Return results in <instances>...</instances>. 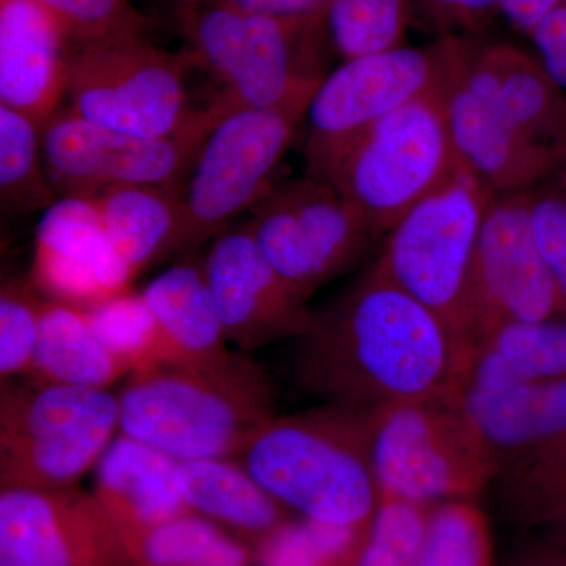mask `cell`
<instances>
[{
    "label": "cell",
    "mask_w": 566,
    "mask_h": 566,
    "mask_svg": "<svg viewBox=\"0 0 566 566\" xmlns=\"http://www.w3.org/2000/svg\"><path fill=\"white\" fill-rule=\"evenodd\" d=\"M296 378L327 405L370 411L463 397L474 346L406 293L376 260L300 338Z\"/></svg>",
    "instance_id": "6da1fadb"
},
{
    "label": "cell",
    "mask_w": 566,
    "mask_h": 566,
    "mask_svg": "<svg viewBox=\"0 0 566 566\" xmlns=\"http://www.w3.org/2000/svg\"><path fill=\"white\" fill-rule=\"evenodd\" d=\"M117 398L122 433L177 461L240 458L275 417L273 382L243 352L134 371Z\"/></svg>",
    "instance_id": "7a4b0ae2"
},
{
    "label": "cell",
    "mask_w": 566,
    "mask_h": 566,
    "mask_svg": "<svg viewBox=\"0 0 566 566\" xmlns=\"http://www.w3.org/2000/svg\"><path fill=\"white\" fill-rule=\"evenodd\" d=\"M238 460L279 504L305 520L360 527L381 502L365 411L327 405L274 417Z\"/></svg>",
    "instance_id": "3957f363"
},
{
    "label": "cell",
    "mask_w": 566,
    "mask_h": 566,
    "mask_svg": "<svg viewBox=\"0 0 566 566\" xmlns=\"http://www.w3.org/2000/svg\"><path fill=\"white\" fill-rule=\"evenodd\" d=\"M193 63L222 85L226 109L312 102L327 76L331 44L323 18L289 20L205 0L178 10Z\"/></svg>",
    "instance_id": "277c9868"
},
{
    "label": "cell",
    "mask_w": 566,
    "mask_h": 566,
    "mask_svg": "<svg viewBox=\"0 0 566 566\" xmlns=\"http://www.w3.org/2000/svg\"><path fill=\"white\" fill-rule=\"evenodd\" d=\"M463 400L464 395L365 411L381 499L423 506L475 493L497 474V458Z\"/></svg>",
    "instance_id": "5b68a950"
},
{
    "label": "cell",
    "mask_w": 566,
    "mask_h": 566,
    "mask_svg": "<svg viewBox=\"0 0 566 566\" xmlns=\"http://www.w3.org/2000/svg\"><path fill=\"white\" fill-rule=\"evenodd\" d=\"M472 43L468 36H439L428 46L405 44L344 61L324 77L305 114L307 174L329 180L346 151L376 123L412 99L444 91Z\"/></svg>",
    "instance_id": "8992f818"
},
{
    "label": "cell",
    "mask_w": 566,
    "mask_h": 566,
    "mask_svg": "<svg viewBox=\"0 0 566 566\" xmlns=\"http://www.w3.org/2000/svg\"><path fill=\"white\" fill-rule=\"evenodd\" d=\"M117 428L118 398L107 389L7 382L0 394V486H74L98 463Z\"/></svg>",
    "instance_id": "52a82bcc"
},
{
    "label": "cell",
    "mask_w": 566,
    "mask_h": 566,
    "mask_svg": "<svg viewBox=\"0 0 566 566\" xmlns=\"http://www.w3.org/2000/svg\"><path fill=\"white\" fill-rule=\"evenodd\" d=\"M495 196L460 164L444 185L395 223L378 256L395 283L465 342L476 248Z\"/></svg>",
    "instance_id": "ba28073f"
},
{
    "label": "cell",
    "mask_w": 566,
    "mask_h": 566,
    "mask_svg": "<svg viewBox=\"0 0 566 566\" xmlns=\"http://www.w3.org/2000/svg\"><path fill=\"white\" fill-rule=\"evenodd\" d=\"M446 88L412 99L376 123L327 180L379 237L460 167L447 125Z\"/></svg>",
    "instance_id": "9c48e42d"
},
{
    "label": "cell",
    "mask_w": 566,
    "mask_h": 566,
    "mask_svg": "<svg viewBox=\"0 0 566 566\" xmlns=\"http://www.w3.org/2000/svg\"><path fill=\"white\" fill-rule=\"evenodd\" d=\"M307 109L308 103H293L227 111L219 117L178 185L180 252L196 251L270 192Z\"/></svg>",
    "instance_id": "30bf717a"
},
{
    "label": "cell",
    "mask_w": 566,
    "mask_h": 566,
    "mask_svg": "<svg viewBox=\"0 0 566 566\" xmlns=\"http://www.w3.org/2000/svg\"><path fill=\"white\" fill-rule=\"evenodd\" d=\"M188 51L159 50L144 36L71 46L65 98L71 112L132 136L167 137L205 109L189 104Z\"/></svg>",
    "instance_id": "8fae6325"
},
{
    "label": "cell",
    "mask_w": 566,
    "mask_h": 566,
    "mask_svg": "<svg viewBox=\"0 0 566 566\" xmlns=\"http://www.w3.org/2000/svg\"><path fill=\"white\" fill-rule=\"evenodd\" d=\"M251 214L256 244L304 301L352 270L379 238L333 182L308 174L275 182Z\"/></svg>",
    "instance_id": "7c38bea8"
},
{
    "label": "cell",
    "mask_w": 566,
    "mask_h": 566,
    "mask_svg": "<svg viewBox=\"0 0 566 566\" xmlns=\"http://www.w3.org/2000/svg\"><path fill=\"white\" fill-rule=\"evenodd\" d=\"M227 109L212 102L182 132L139 137L104 128L70 109L41 126L44 167L59 199H91L115 185H180Z\"/></svg>",
    "instance_id": "4fadbf2b"
},
{
    "label": "cell",
    "mask_w": 566,
    "mask_h": 566,
    "mask_svg": "<svg viewBox=\"0 0 566 566\" xmlns=\"http://www.w3.org/2000/svg\"><path fill=\"white\" fill-rule=\"evenodd\" d=\"M557 316L560 303L536 240L531 191L495 196L483 221L469 289V342L476 349L505 324Z\"/></svg>",
    "instance_id": "5bb4252c"
},
{
    "label": "cell",
    "mask_w": 566,
    "mask_h": 566,
    "mask_svg": "<svg viewBox=\"0 0 566 566\" xmlns=\"http://www.w3.org/2000/svg\"><path fill=\"white\" fill-rule=\"evenodd\" d=\"M0 566H134L120 531L80 488L2 490Z\"/></svg>",
    "instance_id": "9a60e30c"
},
{
    "label": "cell",
    "mask_w": 566,
    "mask_h": 566,
    "mask_svg": "<svg viewBox=\"0 0 566 566\" xmlns=\"http://www.w3.org/2000/svg\"><path fill=\"white\" fill-rule=\"evenodd\" d=\"M205 271L227 342L240 352L311 331L314 312L274 270L248 223L212 238Z\"/></svg>",
    "instance_id": "2e32d148"
},
{
    "label": "cell",
    "mask_w": 566,
    "mask_h": 566,
    "mask_svg": "<svg viewBox=\"0 0 566 566\" xmlns=\"http://www.w3.org/2000/svg\"><path fill=\"white\" fill-rule=\"evenodd\" d=\"M29 279L44 300L82 311L129 292L136 281L88 199H59L44 211Z\"/></svg>",
    "instance_id": "e0dca14e"
},
{
    "label": "cell",
    "mask_w": 566,
    "mask_h": 566,
    "mask_svg": "<svg viewBox=\"0 0 566 566\" xmlns=\"http://www.w3.org/2000/svg\"><path fill=\"white\" fill-rule=\"evenodd\" d=\"M463 65L444 93L447 125L458 161L497 196L532 191L553 180L566 166V147L542 144L516 129L493 104L465 85Z\"/></svg>",
    "instance_id": "ac0fdd59"
},
{
    "label": "cell",
    "mask_w": 566,
    "mask_h": 566,
    "mask_svg": "<svg viewBox=\"0 0 566 566\" xmlns=\"http://www.w3.org/2000/svg\"><path fill=\"white\" fill-rule=\"evenodd\" d=\"M70 50L36 0H0V104L46 125L65 98Z\"/></svg>",
    "instance_id": "d6986e66"
},
{
    "label": "cell",
    "mask_w": 566,
    "mask_h": 566,
    "mask_svg": "<svg viewBox=\"0 0 566 566\" xmlns=\"http://www.w3.org/2000/svg\"><path fill=\"white\" fill-rule=\"evenodd\" d=\"M461 77L527 137L566 147V92L539 59L512 44H472Z\"/></svg>",
    "instance_id": "ffe728a7"
},
{
    "label": "cell",
    "mask_w": 566,
    "mask_h": 566,
    "mask_svg": "<svg viewBox=\"0 0 566 566\" xmlns=\"http://www.w3.org/2000/svg\"><path fill=\"white\" fill-rule=\"evenodd\" d=\"M177 468L172 457L123 433L104 450L93 495L126 546L144 532L191 512L178 490Z\"/></svg>",
    "instance_id": "44dd1931"
},
{
    "label": "cell",
    "mask_w": 566,
    "mask_h": 566,
    "mask_svg": "<svg viewBox=\"0 0 566 566\" xmlns=\"http://www.w3.org/2000/svg\"><path fill=\"white\" fill-rule=\"evenodd\" d=\"M142 294L161 326L172 365L211 364L230 353L205 271V255L191 252L182 256L153 279Z\"/></svg>",
    "instance_id": "7402d4cb"
},
{
    "label": "cell",
    "mask_w": 566,
    "mask_h": 566,
    "mask_svg": "<svg viewBox=\"0 0 566 566\" xmlns=\"http://www.w3.org/2000/svg\"><path fill=\"white\" fill-rule=\"evenodd\" d=\"M463 401L499 468L566 431V379L501 389L469 387Z\"/></svg>",
    "instance_id": "603a6c76"
},
{
    "label": "cell",
    "mask_w": 566,
    "mask_h": 566,
    "mask_svg": "<svg viewBox=\"0 0 566 566\" xmlns=\"http://www.w3.org/2000/svg\"><path fill=\"white\" fill-rule=\"evenodd\" d=\"M112 245L139 277L153 262L181 251L178 185H115L91 197Z\"/></svg>",
    "instance_id": "cb8c5ba5"
},
{
    "label": "cell",
    "mask_w": 566,
    "mask_h": 566,
    "mask_svg": "<svg viewBox=\"0 0 566 566\" xmlns=\"http://www.w3.org/2000/svg\"><path fill=\"white\" fill-rule=\"evenodd\" d=\"M177 485L191 512L259 542L283 523V505L238 458L178 461Z\"/></svg>",
    "instance_id": "d4e9b609"
},
{
    "label": "cell",
    "mask_w": 566,
    "mask_h": 566,
    "mask_svg": "<svg viewBox=\"0 0 566 566\" xmlns=\"http://www.w3.org/2000/svg\"><path fill=\"white\" fill-rule=\"evenodd\" d=\"M125 365L93 333L85 311L54 301L41 305L40 334L24 378L35 385L109 389Z\"/></svg>",
    "instance_id": "484cf974"
},
{
    "label": "cell",
    "mask_w": 566,
    "mask_h": 566,
    "mask_svg": "<svg viewBox=\"0 0 566 566\" xmlns=\"http://www.w3.org/2000/svg\"><path fill=\"white\" fill-rule=\"evenodd\" d=\"M566 379V318L510 323L475 349L469 387L501 389ZM468 387V389H469Z\"/></svg>",
    "instance_id": "4316f807"
},
{
    "label": "cell",
    "mask_w": 566,
    "mask_h": 566,
    "mask_svg": "<svg viewBox=\"0 0 566 566\" xmlns=\"http://www.w3.org/2000/svg\"><path fill=\"white\" fill-rule=\"evenodd\" d=\"M128 549L134 566H249L244 546L193 512L144 532Z\"/></svg>",
    "instance_id": "83f0119b"
},
{
    "label": "cell",
    "mask_w": 566,
    "mask_h": 566,
    "mask_svg": "<svg viewBox=\"0 0 566 566\" xmlns=\"http://www.w3.org/2000/svg\"><path fill=\"white\" fill-rule=\"evenodd\" d=\"M0 197L9 211H46L59 200L52 188L41 126L21 112L0 104Z\"/></svg>",
    "instance_id": "f1b7e54d"
},
{
    "label": "cell",
    "mask_w": 566,
    "mask_h": 566,
    "mask_svg": "<svg viewBox=\"0 0 566 566\" xmlns=\"http://www.w3.org/2000/svg\"><path fill=\"white\" fill-rule=\"evenodd\" d=\"M85 314L93 333L123 365L128 374L172 364V354L161 326L144 294H117L104 303L87 308Z\"/></svg>",
    "instance_id": "f546056e"
},
{
    "label": "cell",
    "mask_w": 566,
    "mask_h": 566,
    "mask_svg": "<svg viewBox=\"0 0 566 566\" xmlns=\"http://www.w3.org/2000/svg\"><path fill=\"white\" fill-rule=\"evenodd\" d=\"M412 0H326L324 22L344 61L405 46L415 17Z\"/></svg>",
    "instance_id": "4dcf8cb0"
},
{
    "label": "cell",
    "mask_w": 566,
    "mask_h": 566,
    "mask_svg": "<svg viewBox=\"0 0 566 566\" xmlns=\"http://www.w3.org/2000/svg\"><path fill=\"white\" fill-rule=\"evenodd\" d=\"M359 527L305 520L282 523L259 542L263 566H338L356 545Z\"/></svg>",
    "instance_id": "1f68e13d"
},
{
    "label": "cell",
    "mask_w": 566,
    "mask_h": 566,
    "mask_svg": "<svg viewBox=\"0 0 566 566\" xmlns=\"http://www.w3.org/2000/svg\"><path fill=\"white\" fill-rule=\"evenodd\" d=\"M427 531L422 505L382 497L354 566H416Z\"/></svg>",
    "instance_id": "d6a6232c"
},
{
    "label": "cell",
    "mask_w": 566,
    "mask_h": 566,
    "mask_svg": "<svg viewBox=\"0 0 566 566\" xmlns=\"http://www.w3.org/2000/svg\"><path fill=\"white\" fill-rule=\"evenodd\" d=\"M62 25L71 46L144 36L148 20L132 0H36Z\"/></svg>",
    "instance_id": "836d02e7"
},
{
    "label": "cell",
    "mask_w": 566,
    "mask_h": 566,
    "mask_svg": "<svg viewBox=\"0 0 566 566\" xmlns=\"http://www.w3.org/2000/svg\"><path fill=\"white\" fill-rule=\"evenodd\" d=\"M44 297L31 279H11L0 292V376L2 385L13 376H25L40 334Z\"/></svg>",
    "instance_id": "e575fe53"
},
{
    "label": "cell",
    "mask_w": 566,
    "mask_h": 566,
    "mask_svg": "<svg viewBox=\"0 0 566 566\" xmlns=\"http://www.w3.org/2000/svg\"><path fill=\"white\" fill-rule=\"evenodd\" d=\"M486 539L474 509L450 502L428 517L427 538L416 566H485Z\"/></svg>",
    "instance_id": "d590c367"
},
{
    "label": "cell",
    "mask_w": 566,
    "mask_h": 566,
    "mask_svg": "<svg viewBox=\"0 0 566 566\" xmlns=\"http://www.w3.org/2000/svg\"><path fill=\"white\" fill-rule=\"evenodd\" d=\"M536 240L556 285L562 316L566 318V203L549 181L531 191Z\"/></svg>",
    "instance_id": "8d00e7d4"
},
{
    "label": "cell",
    "mask_w": 566,
    "mask_h": 566,
    "mask_svg": "<svg viewBox=\"0 0 566 566\" xmlns=\"http://www.w3.org/2000/svg\"><path fill=\"white\" fill-rule=\"evenodd\" d=\"M419 13L441 36H468L502 13V0H412Z\"/></svg>",
    "instance_id": "74e56055"
},
{
    "label": "cell",
    "mask_w": 566,
    "mask_h": 566,
    "mask_svg": "<svg viewBox=\"0 0 566 566\" xmlns=\"http://www.w3.org/2000/svg\"><path fill=\"white\" fill-rule=\"evenodd\" d=\"M528 36L547 74L566 92V7L560 3L551 11Z\"/></svg>",
    "instance_id": "f35d334b"
},
{
    "label": "cell",
    "mask_w": 566,
    "mask_h": 566,
    "mask_svg": "<svg viewBox=\"0 0 566 566\" xmlns=\"http://www.w3.org/2000/svg\"><path fill=\"white\" fill-rule=\"evenodd\" d=\"M566 465V431L546 444L536 447L531 452L517 457L505 465V475L510 480H531L551 474Z\"/></svg>",
    "instance_id": "ab89813d"
},
{
    "label": "cell",
    "mask_w": 566,
    "mask_h": 566,
    "mask_svg": "<svg viewBox=\"0 0 566 566\" xmlns=\"http://www.w3.org/2000/svg\"><path fill=\"white\" fill-rule=\"evenodd\" d=\"M238 9L271 14V17L289 18V20H307L323 18L326 0H219Z\"/></svg>",
    "instance_id": "60d3db41"
},
{
    "label": "cell",
    "mask_w": 566,
    "mask_h": 566,
    "mask_svg": "<svg viewBox=\"0 0 566 566\" xmlns=\"http://www.w3.org/2000/svg\"><path fill=\"white\" fill-rule=\"evenodd\" d=\"M510 485L515 486L516 493L532 499L549 515L553 510L566 502V465L551 474L524 480V482L510 483Z\"/></svg>",
    "instance_id": "b9f144b4"
},
{
    "label": "cell",
    "mask_w": 566,
    "mask_h": 566,
    "mask_svg": "<svg viewBox=\"0 0 566 566\" xmlns=\"http://www.w3.org/2000/svg\"><path fill=\"white\" fill-rule=\"evenodd\" d=\"M564 0H502L501 11L517 31H534L536 24L556 10Z\"/></svg>",
    "instance_id": "7bdbcfd3"
},
{
    "label": "cell",
    "mask_w": 566,
    "mask_h": 566,
    "mask_svg": "<svg viewBox=\"0 0 566 566\" xmlns=\"http://www.w3.org/2000/svg\"><path fill=\"white\" fill-rule=\"evenodd\" d=\"M549 516L557 521L558 527H560L562 535H564L566 543V502L558 505L554 512H551Z\"/></svg>",
    "instance_id": "ee69618b"
},
{
    "label": "cell",
    "mask_w": 566,
    "mask_h": 566,
    "mask_svg": "<svg viewBox=\"0 0 566 566\" xmlns=\"http://www.w3.org/2000/svg\"><path fill=\"white\" fill-rule=\"evenodd\" d=\"M549 182L557 189L558 193L564 197L566 203V166L562 167L556 177H554Z\"/></svg>",
    "instance_id": "f6af8a7d"
},
{
    "label": "cell",
    "mask_w": 566,
    "mask_h": 566,
    "mask_svg": "<svg viewBox=\"0 0 566 566\" xmlns=\"http://www.w3.org/2000/svg\"><path fill=\"white\" fill-rule=\"evenodd\" d=\"M175 2L178 3V10H182L199 6V3L205 2V0H175Z\"/></svg>",
    "instance_id": "bcb514c9"
},
{
    "label": "cell",
    "mask_w": 566,
    "mask_h": 566,
    "mask_svg": "<svg viewBox=\"0 0 566 566\" xmlns=\"http://www.w3.org/2000/svg\"><path fill=\"white\" fill-rule=\"evenodd\" d=\"M566 566V565H565Z\"/></svg>",
    "instance_id": "7dc6e473"
}]
</instances>
